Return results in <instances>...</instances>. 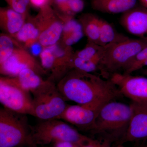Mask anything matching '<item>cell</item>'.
<instances>
[{
  "mask_svg": "<svg viewBox=\"0 0 147 147\" xmlns=\"http://www.w3.org/2000/svg\"><path fill=\"white\" fill-rule=\"evenodd\" d=\"M147 59V46L137 53L131 65L123 73L130 74L134 71L142 69L143 64Z\"/></svg>",
  "mask_w": 147,
  "mask_h": 147,
  "instance_id": "obj_24",
  "label": "cell"
},
{
  "mask_svg": "<svg viewBox=\"0 0 147 147\" xmlns=\"http://www.w3.org/2000/svg\"><path fill=\"white\" fill-rule=\"evenodd\" d=\"M30 1L31 5L40 9L50 5V3L47 0H30Z\"/></svg>",
  "mask_w": 147,
  "mask_h": 147,
  "instance_id": "obj_30",
  "label": "cell"
},
{
  "mask_svg": "<svg viewBox=\"0 0 147 147\" xmlns=\"http://www.w3.org/2000/svg\"><path fill=\"white\" fill-rule=\"evenodd\" d=\"M40 75L31 69L26 68L22 70L17 76L13 77L20 86L32 93L44 82Z\"/></svg>",
  "mask_w": 147,
  "mask_h": 147,
  "instance_id": "obj_18",
  "label": "cell"
},
{
  "mask_svg": "<svg viewBox=\"0 0 147 147\" xmlns=\"http://www.w3.org/2000/svg\"><path fill=\"white\" fill-rule=\"evenodd\" d=\"M116 147H125L124 146H121V145H117V146Z\"/></svg>",
  "mask_w": 147,
  "mask_h": 147,
  "instance_id": "obj_38",
  "label": "cell"
},
{
  "mask_svg": "<svg viewBox=\"0 0 147 147\" xmlns=\"http://www.w3.org/2000/svg\"><path fill=\"white\" fill-rule=\"evenodd\" d=\"M26 18L10 7L0 9V25L3 30L14 36L25 23Z\"/></svg>",
  "mask_w": 147,
  "mask_h": 147,
  "instance_id": "obj_15",
  "label": "cell"
},
{
  "mask_svg": "<svg viewBox=\"0 0 147 147\" xmlns=\"http://www.w3.org/2000/svg\"><path fill=\"white\" fill-rule=\"evenodd\" d=\"M100 37L99 45L103 47L118 43L128 39V37L117 31L108 21L99 18Z\"/></svg>",
  "mask_w": 147,
  "mask_h": 147,
  "instance_id": "obj_17",
  "label": "cell"
},
{
  "mask_svg": "<svg viewBox=\"0 0 147 147\" xmlns=\"http://www.w3.org/2000/svg\"><path fill=\"white\" fill-rule=\"evenodd\" d=\"M132 114L131 104L117 100L106 102L100 108L90 133L100 141L117 145L126 134Z\"/></svg>",
  "mask_w": 147,
  "mask_h": 147,
  "instance_id": "obj_2",
  "label": "cell"
},
{
  "mask_svg": "<svg viewBox=\"0 0 147 147\" xmlns=\"http://www.w3.org/2000/svg\"><path fill=\"white\" fill-rule=\"evenodd\" d=\"M142 4V6L147 9V0H139Z\"/></svg>",
  "mask_w": 147,
  "mask_h": 147,
  "instance_id": "obj_33",
  "label": "cell"
},
{
  "mask_svg": "<svg viewBox=\"0 0 147 147\" xmlns=\"http://www.w3.org/2000/svg\"><path fill=\"white\" fill-rule=\"evenodd\" d=\"M133 114L126 134L117 145L134 144L139 147L147 144V106L132 102Z\"/></svg>",
  "mask_w": 147,
  "mask_h": 147,
  "instance_id": "obj_11",
  "label": "cell"
},
{
  "mask_svg": "<svg viewBox=\"0 0 147 147\" xmlns=\"http://www.w3.org/2000/svg\"><path fill=\"white\" fill-rule=\"evenodd\" d=\"M83 29L77 30L66 34L62 35L65 46L71 47L82 39L84 35Z\"/></svg>",
  "mask_w": 147,
  "mask_h": 147,
  "instance_id": "obj_26",
  "label": "cell"
},
{
  "mask_svg": "<svg viewBox=\"0 0 147 147\" xmlns=\"http://www.w3.org/2000/svg\"><path fill=\"white\" fill-rule=\"evenodd\" d=\"M120 23L130 34L147 40V9L136 6L122 14Z\"/></svg>",
  "mask_w": 147,
  "mask_h": 147,
  "instance_id": "obj_13",
  "label": "cell"
},
{
  "mask_svg": "<svg viewBox=\"0 0 147 147\" xmlns=\"http://www.w3.org/2000/svg\"><path fill=\"white\" fill-rule=\"evenodd\" d=\"M104 105H67L57 119L71 124L82 131L91 132L100 108Z\"/></svg>",
  "mask_w": 147,
  "mask_h": 147,
  "instance_id": "obj_10",
  "label": "cell"
},
{
  "mask_svg": "<svg viewBox=\"0 0 147 147\" xmlns=\"http://www.w3.org/2000/svg\"><path fill=\"white\" fill-rule=\"evenodd\" d=\"M13 77L0 79V102L4 108L16 113L33 115L32 98Z\"/></svg>",
  "mask_w": 147,
  "mask_h": 147,
  "instance_id": "obj_7",
  "label": "cell"
},
{
  "mask_svg": "<svg viewBox=\"0 0 147 147\" xmlns=\"http://www.w3.org/2000/svg\"><path fill=\"white\" fill-rule=\"evenodd\" d=\"M13 40L9 36L2 34L0 36V64L6 61L15 50Z\"/></svg>",
  "mask_w": 147,
  "mask_h": 147,
  "instance_id": "obj_22",
  "label": "cell"
},
{
  "mask_svg": "<svg viewBox=\"0 0 147 147\" xmlns=\"http://www.w3.org/2000/svg\"><path fill=\"white\" fill-rule=\"evenodd\" d=\"M84 0H69V14L74 16L76 13H80L84 9Z\"/></svg>",
  "mask_w": 147,
  "mask_h": 147,
  "instance_id": "obj_27",
  "label": "cell"
},
{
  "mask_svg": "<svg viewBox=\"0 0 147 147\" xmlns=\"http://www.w3.org/2000/svg\"><path fill=\"white\" fill-rule=\"evenodd\" d=\"M140 104H143V105H144L147 106V102H144V103H140Z\"/></svg>",
  "mask_w": 147,
  "mask_h": 147,
  "instance_id": "obj_37",
  "label": "cell"
},
{
  "mask_svg": "<svg viewBox=\"0 0 147 147\" xmlns=\"http://www.w3.org/2000/svg\"><path fill=\"white\" fill-rule=\"evenodd\" d=\"M100 17L90 13H84L79 18L84 34L86 36L88 42L99 45L100 37Z\"/></svg>",
  "mask_w": 147,
  "mask_h": 147,
  "instance_id": "obj_16",
  "label": "cell"
},
{
  "mask_svg": "<svg viewBox=\"0 0 147 147\" xmlns=\"http://www.w3.org/2000/svg\"><path fill=\"white\" fill-rule=\"evenodd\" d=\"M33 116L42 120L57 119L65 109V100L49 78L32 93Z\"/></svg>",
  "mask_w": 147,
  "mask_h": 147,
  "instance_id": "obj_6",
  "label": "cell"
},
{
  "mask_svg": "<svg viewBox=\"0 0 147 147\" xmlns=\"http://www.w3.org/2000/svg\"><path fill=\"white\" fill-rule=\"evenodd\" d=\"M142 72L147 77V68L144 69H142Z\"/></svg>",
  "mask_w": 147,
  "mask_h": 147,
  "instance_id": "obj_34",
  "label": "cell"
},
{
  "mask_svg": "<svg viewBox=\"0 0 147 147\" xmlns=\"http://www.w3.org/2000/svg\"><path fill=\"white\" fill-rule=\"evenodd\" d=\"M30 68L39 75L46 71L33 56L23 48H15L12 55L4 62L0 64V72L3 76L15 77L23 69Z\"/></svg>",
  "mask_w": 147,
  "mask_h": 147,
  "instance_id": "obj_12",
  "label": "cell"
},
{
  "mask_svg": "<svg viewBox=\"0 0 147 147\" xmlns=\"http://www.w3.org/2000/svg\"><path fill=\"white\" fill-rule=\"evenodd\" d=\"M30 48L32 54L34 56H39L43 49V47L38 42L34 43L30 47Z\"/></svg>",
  "mask_w": 147,
  "mask_h": 147,
  "instance_id": "obj_31",
  "label": "cell"
},
{
  "mask_svg": "<svg viewBox=\"0 0 147 147\" xmlns=\"http://www.w3.org/2000/svg\"><path fill=\"white\" fill-rule=\"evenodd\" d=\"M102 58L86 60L75 57L73 55L70 64L71 69H75L88 73L100 72Z\"/></svg>",
  "mask_w": 147,
  "mask_h": 147,
  "instance_id": "obj_20",
  "label": "cell"
},
{
  "mask_svg": "<svg viewBox=\"0 0 147 147\" xmlns=\"http://www.w3.org/2000/svg\"><path fill=\"white\" fill-rule=\"evenodd\" d=\"M105 47L90 42H88L84 49L74 54L75 57L86 60L102 58Z\"/></svg>",
  "mask_w": 147,
  "mask_h": 147,
  "instance_id": "obj_21",
  "label": "cell"
},
{
  "mask_svg": "<svg viewBox=\"0 0 147 147\" xmlns=\"http://www.w3.org/2000/svg\"><path fill=\"white\" fill-rule=\"evenodd\" d=\"M41 60V65L46 70H53L55 66V57L51 47L43 48L39 55Z\"/></svg>",
  "mask_w": 147,
  "mask_h": 147,
  "instance_id": "obj_23",
  "label": "cell"
},
{
  "mask_svg": "<svg viewBox=\"0 0 147 147\" xmlns=\"http://www.w3.org/2000/svg\"><path fill=\"white\" fill-rule=\"evenodd\" d=\"M147 46V40L140 38L128 39L105 46L100 75L106 79L120 71H126L137 53Z\"/></svg>",
  "mask_w": 147,
  "mask_h": 147,
  "instance_id": "obj_3",
  "label": "cell"
},
{
  "mask_svg": "<svg viewBox=\"0 0 147 147\" xmlns=\"http://www.w3.org/2000/svg\"><path fill=\"white\" fill-rule=\"evenodd\" d=\"M108 142H102L98 139L89 137L86 142L81 147H111Z\"/></svg>",
  "mask_w": 147,
  "mask_h": 147,
  "instance_id": "obj_28",
  "label": "cell"
},
{
  "mask_svg": "<svg viewBox=\"0 0 147 147\" xmlns=\"http://www.w3.org/2000/svg\"><path fill=\"white\" fill-rule=\"evenodd\" d=\"M57 85L65 100L79 105H104L123 96L110 79L75 69L69 71Z\"/></svg>",
  "mask_w": 147,
  "mask_h": 147,
  "instance_id": "obj_1",
  "label": "cell"
},
{
  "mask_svg": "<svg viewBox=\"0 0 147 147\" xmlns=\"http://www.w3.org/2000/svg\"><path fill=\"white\" fill-rule=\"evenodd\" d=\"M40 9L34 19L39 31L38 42L44 48L57 44L62 36L64 24L50 5Z\"/></svg>",
  "mask_w": 147,
  "mask_h": 147,
  "instance_id": "obj_8",
  "label": "cell"
},
{
  "mask_svg": "<svg viewBox=\"0 0 147 147\" xmlns=\"http://www.w3.org/2000/svg\"><path fill=\"white\" fill-rule=\"evenodd\" d=\"M42 121L32 126L33 147L64 142H71L81 147L89 137L81 134L62 120Z\"/></svg>",
  "mask_w": 147,
  "mask_h": 147,
  "instance_id": "obj_4",
  "label": "cell"
},
{
  "mask_svg": "<svg viewBox=\"0 0 147 147\" xmlns=\"http://www.w3.org/2000/svg\"><path fill=\"white\" fill-rule=\"evenodd\" d=\"M139 147H147V144L143 145V146H141Z\"/></svg>",
  "mask_w": 147,
  "mask_h": 147,
  "instance_id": "obj_36",
  "label": "cell"
},
{
  "mask_svg": "<svg viewBox=\"0 0 147 147\" xmlns=\"http://www.w3.org/2000/svg\"><path fill=\"white\" fill-rule=\"evenodd\" d=\"M146 67H147V59L145 61V62L144 63V64H143V68Z\"/></svg>",
  "mask_w": 147,
  "mask_h": 147,
  "instance_id": "obj_35",
  "label": "cell"
},
{
  "mask_svg": "<svg viewBox=\"0 0 147 147\" xmlns=\"http://www.w3.org/2000/svg\"><path fill=\"white\" fill-rule=\"evenodd\" d=\"M110 79L117 87L122 95L132 102H147V77L121 73L113 74Z\"/></svg>",
  "mask_w": 147,
  "mask_h": 147,
  "instance_id": "obj_9",
  "label": "cell"
},
{
  "mask_svg": "<svg viewBox=\"0 0 147 147\" xmlns=\"http://www.w3.org/2000/svg\"><path fill=\"white\" fill-rule=\"evenodd\" d=\"M69 0H52L56 7L64 15H70L69 9Z\"/></svg>",
  "mask_w": 147,
  "mask_h": 147,
  "instance_id": "obj_29",
  "label": "cell"
},
{
  "mask_svg": "<svg viewBox=\"0 0 147 147\" xmlns=\"http://www.w3.org/2000/svg\"><path fill=\"white\" fill-rule=\"evenodd\" d=\"M32 126L26 115L4 108L0 110V147H33Z\"/></svg>",
  "mask_w": 147,
  "mask_h": 147,
  "instance_id": "obj_5",
  "label": "cell"
},
{
  "mask_svg": "<svg viewBox=\"0 0 147 147\" xmlns=\"http://www.w3.org/2000/svg\"><path fill=\"white\" fill-rule=\"evenodd\" d=\"M47 1H48L50 3L51 2H52V0H47Z\"/></svg>",
  "mask_w": 147,
  "mask_h": 147,
  "instance_id": "obj_39",
  "label": "cell"
},
{
  "mask_svg": "<svg viewBox=\"0 0 147 147\" xmlns=\"http://www.w3.org/2000/svg\"><path fill=\"white\" fill-rule=\"evenodd\" d=\"M39 36V30L34 19L25 23L21 30L14 36L18 41L28 48L38 42Z\"/></svg>",
  "mask_w": 147,
  "mask_h": 147,
  "instance_id": "obj_19",
  "label": "cell"
},
{
  "mask_svg": "<svg viewBox=\"0 0 147 147\" xmlns=\"http://www.w3.org/2000/svg\"><path fill=\"white\" fill-rule=\"evenodd\" d=\"M9 7L22 14L25 18L28 15L29 5L30 4V0H5Z\"/></svg>",
  "mask_w": 147,
  "mask_h": 147,
  "instance_id": "obj_25",
  "label": "cell"
},
{
  "mask_svg": "<svg viewBox=\"0 0 147 147\" xmlns=\"http://www.w3.org/2000/svg\"><path fill=\"white\" fill-rule=\"evenodd\" d=\"M54 145L55 147H81L76 144L67 142H59Z\"/></svg>",
  "mask_w": 147,
  "mask_h": 147,
  "instance_id": "obj_32",
  "label": "cell"
},
{
  "mask_svg": "<svg viewBox=\"0 0 147 147\" xmlns=\"http://www.w3.org/2000/svg\"><path fill=\"white\" fill-rule=\"evenodd\" d=\"M138 0H91L94 10L110 14L123 13L137 5Z\"/></svg>",
  "mask_w": 147,
  "mask_h": 147,
  "instance_id": "obj_14",
  "label": "cell"
}]
</instances>
